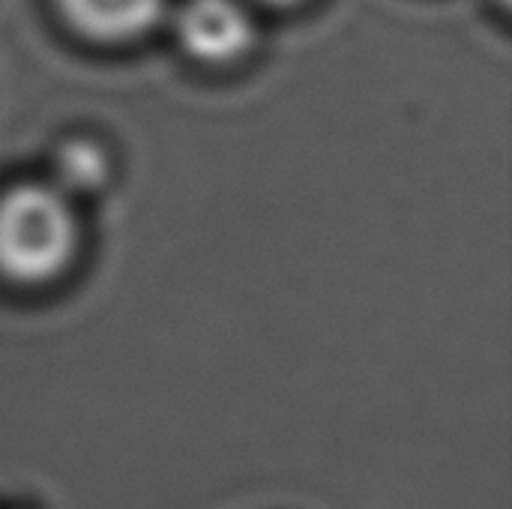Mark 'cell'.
<instances>
[{
    "mask_svg": "<svg viewBox=\"0 0 512 509\" xmlns=\"http://www.w3.org/2000/svg\"><path fill=\"white\" fill-rule=\"evenodd\" d=\"M78 252L72 198L54 183H18L0 195V276L18 285L57 279Z\"/></svg>",
    "mask_w": 512,
    "mask_h": 509,
    "instance_id": "obj_1",
    "label": "cell"
},
{
    "mask_svg": "<svg viewBox=\"0 0 512 509\" xmlns=\"http://www.w3.org/2000/svg\"><path fill=\"white\" fill-rule=\"evenodd\" d=\"M186 51L204 63H228L249 51L255 24L237 0H189L177 18Z\"/></svg>",
    "mask_w": 512,
    "mask_h": 509,
    "instance_id": "obj_2",
    "label": "cell"
},
{
    "mask_svg": "<svg viewBox=\"0 0 512 509\" xmlns=\"http://www.w3.org/2000/svg\"><path fill=\"white\" fill-rule=\"evenodd\" d=\"M69 21L108 42L135 39L156 27L171 0H60Z\"/></svg>",
    "mask_w": 512,
    "mask_h": 509,
    "instance_id": "obj_3",
    "label": "cell"
},
{
    "mask_svg": "<svg viewBox=\"0 0 512 509\" xmlns=\"http://www.w3.org/2000/svg\"><path fill=\"white\" fill-rule=\"evenodd\" d=\"M273 3H297V0H273Z\"/></svg>",
    "mask_w": 512,
    "mask_h": 509,
    "instance_id": "obj_5",
    "label": "cell"
},
{
    "mask_svg": "<svg viewBox=\"0 0 512 509\" xmlns=\"http://www.w3.org/2000/svg\"><path fill=\"white\" fill-rule=\"evenodd\" d=\"M57 171H60V183H54L57 189H63L69 195V189H93L105 180V159L93 144H66L57 156Z\"/></svg>",
    "mask_w": 512,
    "mask_h": 509,
    "instance_id": "obj_4",
    "label": "cell"
}]
</instances>
